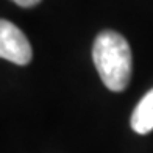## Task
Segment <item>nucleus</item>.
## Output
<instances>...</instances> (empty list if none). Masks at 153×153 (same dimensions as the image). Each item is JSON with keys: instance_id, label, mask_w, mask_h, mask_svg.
Listing matches in <instances>:
<instances>
[{"instance_id": "7ed1b4c3", "label": "nucleus", "mask_w": 153, "mask_h": 153, "mask_svg": "<svg viewBox=\"0 0 153 153\" xmlns=\"http://www.w3.org/2000/svg\"><path fill=\"white\" fill-rule=\"evenodd\" d=\"M131 128L137 134H147L153 130V89L145 94L131 114Z\"/></svg>"}, {"instance_id": "20e7f679", "label": "nucleus", "mask_w": 153, "mask_h": 153, "mask_svg": "<svg viewBox=\"0 0 153 153\" xmlns=\"http://www.w3.org/2000/svg\"><path fill=\"white\" fill-rule=\"evenodd\" d=\"M13 2L19 6H22V8H31V6L38 5L41 0H13Z\"/></svg>"}, {"instance_id": "f03ea898", "label": "nucleus", "mask_w": 153, "mask_h": 153, "mask_svg": "<svg viewBox=\"0 0 153 153\" xmlns=\"http://www.w3.org/2000/svg\"><path fill=\"white\" fill-rule=\"evenodd\" d=\"M31 45L20 28L0 19V58L25 66L31 61Z\"/></svg>"}, {"instance_id": "f257e3e1", "label": "nucleus", "mask_w": 153, "mask_h": 153, "mask_svg": "<svg viewBox=\"0 0 153 153\" xmlns=\"http://www.w3.org/2000/svg\"><path fill=\"white\" fill-rule=\"evenodd\" d=\"M92 58L100 78L109 91L120 92L131 78V50L122 34L102 31L94 41Z\"/></svg>"}]
</instances>
